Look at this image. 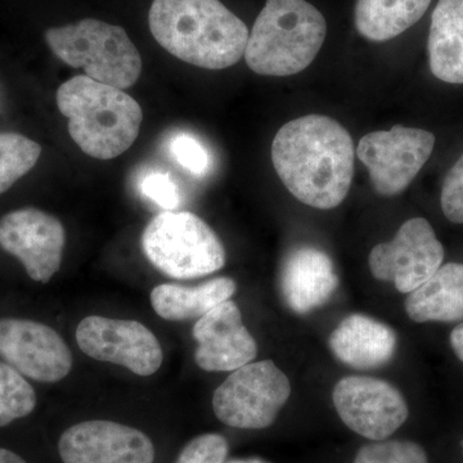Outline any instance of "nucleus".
I'll return each instance as SVG.
<instances>
[{"label":"nucleus","instance_id":"obj_8","mask_svg":"<svg viewBox=\"0 0 463 463\" xmlns=\"http://www.w3.org/2000/svg\"><path fill=\"white\" fill-rule=\"evenodd\" d=\"M434 146V134L428 130L395 125L390 130L364 136L356 155L367 167L374 191L383 196H395L414 181Z\"/></svg>","mask_w":463,"mask_h":463},{"label":"nucleus","instance_id":"obj_31","mask_svg":"<svg viewBox=\"0 0 463 463\" xmlns=\"http://www.w3.org/2000/svg\"><path fill=\"white\" fill-rule=\"evenodd\" d=\"M224 463H268L263 461L260 458H239V459H231V461Z\"/></svg>","mask_w":463,"mask_h":463},{"label":"nucleus","instance_id":"obj_5","mask_svg":"<svg viewBox=\"0 0 463 463\" xmlns=\"http://www.w3.org/2000/svg\"><path fill=\"white\" fill-rule=\"evenodd\" d=\"M51 51L66 65L83 69L99 83L128 90L142 72V57L127 32L96 18L45 32Z\"/></svg>","mask_w":463,"mask_h":463},{"label":"nucleus","instance_id":"obj_14","mask_svg":"<svg viewBox=\"0 0 463 463\" xmlns=\"http://www.w3.org/2000/svg\"><path fill=\"white\" fill-rule=\"evenodd\" d=\"M63 463H154L151 439L138 429L114 421L76 423L61 435Z\"/></svg>","mask_w":463,"mask_h":463},{"label":"nucleus","instance_id":"obj_6","mask_svg":"<svg viewBox=\"0 0 463 463\" xmlns=\"http://www.w3.org/2000/svg\"><path fill=\"white\" fill-rule=\"evenodd\" d=\"M146 257L172 279H190L218 272L225 264L223 243L214 231L188 212H164L142 236Z\"/></svg>","mask_w":463,"mask_h":463},{"label":"nucleus","instance_id":"obj_21","mask_svg":"<svg viewBox=\"0 0 463 463\" xmlns=\"http://www.w3.org/2000/svg\"><path fill=\"white\" fill-rule=\"evenodd\" d=\"M431 0H356L355 27L371 42H388L421 20Z\"/></svg>","mask_w":463,"mask_h":463},{"label":"nucleus","instance_id":"obj_1","mask_svg":"<svg viewBox=\"0 0 463 463\" xmlns=\"http://www.w3.org/2000/svg\"><path fill=\"white\" fill-rule=\"evenodd\" d=\"M355 149L340 123L307 115L283 125L272 145L277 175L295 199L316 209H335L349 194Z\"/></svg>","mask_w":463,"mask_h":463},{"label":"nucleus","instance_id":"obj_4","mask_svg":"<svg viewBox=\"0 0 463 463\" xmlns=\"http://www.w3.org/2000/svg\"><path fill=\"white\" fill-rule=\"evenodd\" d=\"M326 35V18L307 0H267L249 33L246 63L258 75L298 74L318 56Z\"/></svg>","mask_w":463,"mask_h":463},{"label":"nucleus","instance_id":"obj_30","mask_svg":"<svg viewBox=\"0 0 463 463\" xmlns=\"http://www.w3.org/2000/svg\"><path fill=\"white\" fill-rule=\"evenodd\" d=\"M0 463H27L14 450L5 449V448H0Z\"/></svg>","mask_w":463,"mask_h":463},{"label":"nucleus","instance_id":"obj_9","mask_svg":"<svg viewBox=\"0 0 463 463\" xmlns=\"http://www.w3.org/2000/svg\"><path fill=\"white\" fill-rule=\"evenodd\" d=\"M444 248L431 224L423 218L405 222L390 242L374 246L370 269L379 281L394 283L402 294H410L443 264Z\"/></svg>","mask_w":463,"mask_h":463},{"label":"nucleus","instance_id":"obj_22","mask_svg":"<svg viewBox=\"0 0 463 463\" xmlns=\"http://www.w3.org/2000/svg\"><path fill=\"white\" fill-rule=\"evenodd\" d=\"M42 147L17 133L0 134V194L25 176L38 163Z\"/></svg>","mask_w":463,"mask_h":463},{"label":"nucleus","instance_id":"obj_18","mask_svg":"<svg viewBox=\"0 0 463 463\" xmlns=\"http://www.w3.org/2000/svg\"><path fill=\"white\" fill-rule=\"evenodd\" d=\"M405 312L413 322H457L463 319V264L448 263L410 292Z\"/></svg>","mask_w":463,"mask_h":463},{"label":"nucleus","instance_id":"obj_13","mask_svg":"<svg viewBox=\"0 0 463 463\" xmlns=\"http://www.w3.org/2000/svg\"><path fill=\"white\" fill-rule=\"evenodd\" d=\"M0 356L38 383H58L72 368L65 340L50 326L30 319H0Z\"/></svg>","mask_w":463,"mask_h":463},{"label":"nucleus","instance_id":"obj_26","mask_svg":"<svg viewBox=\"0 0 463 463\" xmlns=\"http://www.w3.org/2000/svg\"><path fill=\"white\" fill-rule=\"evenodd\" d=\"M139 190L146 199L156 203L165 212H175L176 207L181 203L178 185L169 173L155 170L146 174L139 182Z\"/></svg>","mask_w":463,"mask_h":463},{"label":"nucleus","instance_id":"obj_7","mask_svg":"<svg viewBox=\"0 0 463 463\" xmlns=\"http://www.w3.org/2000/svg\"><path fill=\"white\" fill-rule=\"evenodd\" d=\"M289 395L288 376L272 361L251 362L215 390L213 410L231 428L261 430L276 421Z\"/></svg>","mask_w":463,"mask_h":463},{"label":"nucleus","instance_id":"obj_2","mask_svg":"<svg viewBox=\"0 0 463 463\" xmlns=\"http://www.w3.org/2000/svg\"><path fill=\"white\" fill-rule=\"evenodd\" d=\"M149 30L183 62L223 70L245 56L248 26L219 0H154Z\"/></svg>","mask_w":463,"mask_h":463},{"label":"nucleus","instance_id":"obj_16","mask_svg":"<svg viewBox=\"0 0 463 463\" xmlns=\"http://www.w3.org/2000/svg\"><path fill=\"white\" fill-rule=\"evenodd\" d=\"M337 288L339 277L334 263L322 250L295 249L283 261L282 297L297 315H307L325 306Z\"/></svg>","mask_w":463,"mask_h":463},{"label":"nucleus","instance_id":"obj_24","mask_svg":"<svg viewBox=\"0 0 463 463\" xmlns=\"http://www.w3.org/2000/svg\"><path fill=\"white\" fill-rule=\"evenodd\" d=\"M354 463H429V459L414 441L381 440L361 448Z\"/></svg>","mask_w":463,"mask_h":463},{"label":"nucleus","instance_id":"obj_17","mask_svg":"<svg viewBox=\"0 0 463 463\" xmlns=\"http://www.w3.org/2000/svg\"><path fill=\"white\" fill-rule=\"evenodd\" d=\"M328 343L341 364L356 370H371L392 361L397 349V335L385 323L352 315L332 332Z\"/></svg>","mask_w":463,"mask_h":463},{"label":"nucleus","instance_id":"obj_28","mask_svg":"<svg viewBox=\"0 0 463 463\" xmlns=\"http://www.w3.org/2000/svg\"><path fill=\"white\" fill-rule=\"evenodd\" d=\"M441 209L448 221L463 224V155L448 172L441 188Z\"/></svg>","mask_w":463,"mask_h":463},{"label":"nucleus","instance_id":"obj_20","mask_svg":"<svg viewBox=\"0 0 463 463\" xmlns=\"http://www.w3.org/2000/svg\"><path fill=\"white\" fill-rule=\"evenodd\" d=\"M236 288V282L230 277H219L196 288L164 283L152 289L151 304L156 315L166 321H188L201 318L230 300Z\"/></svg>","mask_w":463,"mask_h":463},{"label":"nucleus","instance_id":"obj_25","mask_svg":"<svg viewBox=\"0 0 463 463\" xmlns=\"http://www.w3.org/2000/svg\"><path fill=\"white\" fill-rule=\"evenodd\" d=\"M227 455V439L219 434H203L183 448L175 463H224Z\"/></svg>","mask_w":463,"mask_h":463},{"label":"nucleus","instance_id":"obj_19","mask_svg":"<svg viewBox=\"0 0 463 463\" xmlns=\"http://www.w3.org/2000/svg\"><path fill=\"white\" fill-rule=\"evenodd\" d=\"M432 74L449 84H463V0H439L429 33Z\"/></svg>","mask_w":463,"mask_h":463},{"label":"nucleus","instance_id":"obj_27","mask_svg":"<svg viewBox=\"0 0 463 463\" xmlns=\"http://www.w3.org/2000/svg\"><path fill=\"white\" fill-rule=\"evenodd\" d=\"M176 163L194 175H203L209 169V154L203 143L190 134H178L170 142Z\"/></svg>","mask_w":463,"mask_h":463},{"label":"nucleus","instance_id":"obj_29","mask_svg":"<svg viewBox=\"0 0 463 463\" xmlns=\"http://www.w3.org/2000/svg\"><path fill=\"white\" fill-rule=\"evenodd\" d=\"M450 345H452L455 354L463 362V323L457 326L450 334Z\"/></svg>","mask_w":463,"mask_h":463},{"label":"nucleus","instance_id":"obj_11","mask_svg":"<svg viewBox=\"0 0 463 463\" xmlns=\"http://www.w3.org/2000/svg\"><path fill=\"white\" fill-rule=\"evenodd\" d=\"M332 401L350 430L373 441L394 434L410 414L401 392L373 377H344L335 386Z\"/></svg>","mask_w":463,"mask_h":463},{"label":"nucleus","instance_id":"obj_32","mask_svg":"<svg viewBox=\"0 0 463 463\" xmlns=\"http://www.w3.org/2000/svg\"><path fill=\"white\" fill-rule=\"evenodd\" d=\"M462 450H463V441H462Z\"/></svg>","mask_w":463,"mask_h":463},{"label":"nucleus","instance_id":"obj_15","mask_svg":"<svg viewBox=\"0 0 463 463\" xmlns=\"http://www.w3.org/2000/svg\"><path fill=\"white\" fill-rule=\"evenodd\" d=\"M192 334L199 344L194 361L207 373H233L257 358V341L243 325L240 307L232 300L201 317Z\"/></svg>","mask_w":463,"mask_h":463},{"label":"nucleus","instance_id":"obj_10","mask_svg":"<svg viewBox=\"0 0 463 463\" xmlns=\"http://www.w3.org/2000/svg\"><path fill=\"white\" fill-rule=\"evenodd\" d=\"M76 341L90 358L123 365L138 376L156 373L164 361L157 337L132 319L87 317L76 328Z\"/></svg>","mask_w":463,"mask_h":463},{"label":"nucleus","instance_id":"obj_12","mask_svg":"<svg viewBox=\"0 0 463 463\" xmlns=\"http://www.w3.org/2000/svg\"><path fill=\"white\" fill-rule=\"evenodd\" d=\"M65 242L62 223L35 207L14 210L0 219V248L16 257L27 276L43 285L60 270Z\"/></svg>","mask_w":463,"mask_h":463},{"label":"nucleus","instance_id":"obj_3","mask_svg":"<svg viewBox=\"0 0 463 463\" xmlns=\"http://www.w3.org/2000/svg\"><path fill=\"white\" fill-rule=\"evenodd\" d=\"M57 106L88 156L112 160L132 147L141 130V106L123 90L79 75L61 85Z\"/></svg>","mask_w":463,"mask_h":463},{"label":"nucleus","instance_id":"obj_23","mask_svg":"<svg viewBox=\"0 0 463 463\" xmlns=\"http://www.w3.org/2000/svg\"><path fill=\"white\" fill-rule=\"evenodd\" d=\"M36 402L35 390L25 376L0 362V428L32 414Z\"/></svg>","mask_w":463,"mask_h":463}]
</instances>
